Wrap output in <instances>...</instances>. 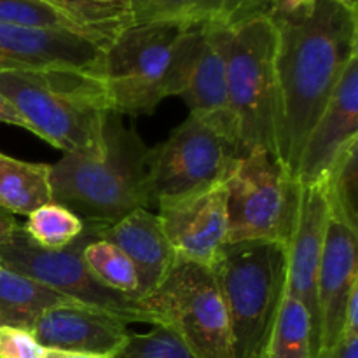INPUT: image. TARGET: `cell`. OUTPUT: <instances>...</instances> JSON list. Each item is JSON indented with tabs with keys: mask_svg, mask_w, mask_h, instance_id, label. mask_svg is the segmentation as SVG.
<instances>
[{
	"mask_svg": "<svg viewBox=\"0 0 358 358\" xmlns=\"http://www.w3.org/2000/svg\"><path fill=\"white\" fill-rule=\"evenodd\" d=\"M329 219L331 212L324 182L301 185L296 224L285 248V292L306 306L313 331H317V273Z\"/></svg>",
	"mask_w": 358,
	"mask_h": 358,
	"instance_id": "obj_16",
	"label": "cell"
},
{
	"mask_svg": "<svg viewBox=\"0 0 358 358\" xmlns=\"http://www.w3.org/2000/svg\"><path fill=\"white\" fill-rule=\"evenodd\" d=\"M84 262L98 283L114 292L138 299L140 280L128 255L103 238H96L84 248ZM140 301V299H138Z\"/></svg>",
	"mask_w": 358,
	"mask_h": 358,
	"instance_id": "obj_25",
	"label": "cell"
},
{
	"mask_svg": "<svg viewBox=\"0 0 358 358\" xmlns=\"http://www.w3.org/2000/svg\"><path fill=\"white\" fill-rule=\"evenodd\" d=\"M276 27L275 157L296 178L301 152L358 55V14L331 0L269 16Z\"/></svg>",
	"mask_w": 358,
	"mask_h": 358,
	"instance_id": "obj_1",
	"label": "cell"
},
{
	"mask_svg": "<svg viewBox=\"0 0 358 358\" xmlns=\"http://www.w3.org/2000/svg\"><path fill=\"white\" fill-rule=\"evenodd\" d=\"M317 358H358V332H343L339 341Z\"/></svg>",
	"mask_w": 358,
	"mask_h": 358,
	"instance_id": "obj_30",
	"label": "cell"
},
{
	"mask_svg": "<svg viewBox=\"0 0 358 358\" xmlns=\"http://www.w3.org/2000/svg\"><path fill=\"white\" fill-rule=\"evenodd\" d=\"M240 143L196 114L149 149V189L154 205L226 182L238 157Z\"/></svg>",
	"mask_w": 358,
	"mask_h": 358,
	"instance_id": "obj_10",
	"label": "cell"
},
{
	"mask_svg": "<svg viewBox=\"0 0 358 358\" xmlns=\"http://www.w3.org/2000/svg\"><path fill=\"white\" fill-rule=\"evenodd\" d=\"M322 182L332 219L358 231V138L339 152Z\"/></svg>",
	"mask_w": 358,
	"mask_h": 358,
	"instance_id": "obj_24",
	"label": "cell"
},
{
	"mask_svg": "<svg viewBox=\"0 0 358 358\" xmlns=\"http://www.w3.org/2000/svg\"><path fill=\"white\" fill-rule=\"evenodd\" d=\"M2 266H3V262H2V257H0V268H2Z\"/></svg>",
	"mask_w": 358,
	"mask_h": 358,
	"instance_id": "obj_36",
	"label": "cell"
},
{
	"mask_svg": "<svg viewBox=\"0 0 358 358\" xmlns=\"http://www.w3.org/2000/svg\"><path fill=\"white\" fill-rule=\"evenodd\" d=\"M30 332L45 350L112 358L121 352L131 334L122 318L79 303L45 311Z\"/></svg>",
	"mask_w": 358,
	"mask_h": 358,
	"instance_id": "obj_17",
	"label": "cell"
},
{
	"mask_svg": "<svg viewBox=\"0 0 358 358\" xmlns=\"http://www.w3.org/2000/svg\"><path fill=\"white\" fill-rule=\"evenodd\" d=\"M105 227L107 224L84 220L83 234L72 245L62 250H45L37 247L21 226L20 233L0 247V257L6 268L31 276L77 303L108 311L126 324H149L156 327V315L147 311L138 299L107 289L87 269L83 257L84 248L101 238Z\"/></svg>",
	"mask_w": 358,
	"mask_h": 358,
	"instance_id": "obj_9",
	"label": "cell"
},
{
	"mask_svg": "<svg viewBox=\"0 0 358 358\" xmlns=\"http://www.w3.org/2000/svg\"><path fill=\"white\" fill-rule=\"evenodd\" d=\"M114 358H196L175 332L152 327L145 334H129L128 341Z\"/></svg>",
	"mask_w": 358,
	"mask_h": 358,
	"instance_id": "obj_28",
	"label": "cell"
},
{
	"mask_svg": "<svg viewBox=\"0 0 358 358\" xmlns=\"http://www.w3.org/2000/svg\"><path fill=\"white\" fill-rule=\"evenodd\" d=\"M194 27L180 23H133L105 49L101 80L110 112L147 115L170 96L178 51Z\"/></svg>",
	"mask_w": 358,
	"mask_h": 358,
	"instance_id": "obj_6",
	"label": "cell"
},
{
	"mask_svg": "<svg viewBox=\"0 0 358 358\" xmlns=\"http://www.w3.org/2000/svg\"><path fill=\"white\" fill-rule=\"evenodd\" d=\"M355 138H358V55L348 62L334 94L308 135L296 180L301 185L324 180L339 152Z\"/></svg>",
	"mask_w": 358,
	"mask_h": 358,
	"instance_id": "obj_15",
	"label": "cell"
},
{
	"mask_svg": "<svg viewBox=\"0 0 358 358\" xmlns=\"http://www.w3.org/2000/svg\"><path fill=\"white\" fill-rule=\"evenodd\" d=\"M0 122L10 126H17V128H23L27 131L34 133V128H31L30 122L24 119V115L21 114L20 108L6 96V94L0 91Z\"/></svg>",
	"mask_w": 358,
	"mask_h": 358,
	"instance_id": "obj_31",
	"label": "cell"
},
{
	"mask_svg": "<svg viewBox=\"0 0 358 358\" xmlns=\"http://www.w3.org/2000/svg\"><path fill=\"white\" fill-rule=\"evenodd\" d=\"M358 231L329 219L317 273L315 358L329 352L345 332L350 294L358 287Z\"/></svg>",
	"mask_w": 358,
	"mask_h": 358,
	"instance_id": "obj_14",
	"label": "cell"
},
{
	"mask_svg": "<svg viewBox=\"0 0 358 358\" xmlns=\"http://www.w3.org/2000/svg\"><path fill=\"white\" fill-rule=\"evenodd\" d=\"M44 358H112L105 355H91V353H76V352H59V350H45Z\"/></svg>",
	"mask_w": 358,
	"mask_h": 358,
	"instance_id": "obj_34",
	"label": "cell"
},
{
	"mask_svg": "<svg viewBox=\"0 0 358 358\" xmlns=\"http://www.w3.org/2000/svg\"><path fill=\"white\" fill-rule=\"evenodd\" d=\"M196 358H234L229 317L212 268L177 259L161 285L140 299Z\"/></svg>",
	"mask_w": 358,
	"mask_h": 358,
	"instance_id": "obj_7",
	"label": "cell"
},
{
	"mask_svg": "<svg viewBox=\"0 0 358 358\" xmlns=\"http://www.w3.org/2000/svg\"><path fill=\"white\" fill-rule=\"evenodd\" d=\"M21 226L16 222L14 215L0 210V247L6 243H9L17 233H20Z\"/></svg>",
	"mask_w": 358,
	"mask_h": 358,
	"instance_id": "obj_33",
	"label": "cell"
},
{
	"mask_svg": "<svg viewBox=\"0 0 358 358\" xmlns=\"http://www.w3.org/2000/svg\"><path fill=\"white\" fill-rule=\"evenodd\" d=\"M317 0H268V16H282V14L296 13V10L310 7Z\"/></svg>",
	"mask_w": 358,
	"mask_h": 358,
	"instance_id": "obj_32",
	"label": "cell"
},
{
	"mask_svg": "<svg viewBox=\"0 0 358 358\" xmlns=\"http://www.w3.org/2000/svg\"><path fill=\"white\" fill-rule=\"evenodd\" d=\"M51 201V164L28 163L0 152V210L28 217Z\"/></svg>",
	"mask_w": 358,
	"mask_h": 358,
	"instance_id": "obj_21",
	"label": "cell"
},
{
	"mask_svg": "<svg viewBox=\"0 0 358 358\" xmlns=\"http://www.w3.org/2000/svg\"><path fill=\"white\" fill-rule=\"evenodd\" d=\"M105 45L72 30L0 23V72L100 76Z\"/></svg>",
	"mask_w": 358,
	"mask_h": 358,
	"instance_id": "obj_12",
	"label": "cell"
},
{
	"mask_svg": "<svg viewBox=\"0 0 358 358\" xmlns=\"http://www.w3.org/2000/svg\"><path fill=\"white\" fill-rule=\"evenodd\" d=\"M101 238L124 252L133 262L140 280L138 299L150 296L177 261V254L164 234L159 215L149 208L135 210L107 226Z\"/></svg>",
	"mask_w": 358,
	"mask_h": 358,
	"instance_id": "obj_18",
	"label": "cell"
},
{
	"mask_svg": "<svg viewBox=\"0 0 358 358\" xmlns=\"http://www.w3.org/2000/svg\"><path fill=\"white\" fill-rule=\"evenodd\" d=\"M76 303L31 276L0 268V327L30 331L45 311Z\"/></svg>",
	"mask_w": 358,
	"mask_h": 358,
	"instance_id": "obj_20",
	"label": "cell"
},
{
	"mask_svg": "<svg viewBox=\"0 0 358 358\" xmlns=\"http://www.w3.org/2000/svg\"><path fill=\"white\" fill-rule=\"evenodd\" d=\"M276 27L268 14L227 24V105L241 152L275 156Z\"/></svg>",
	"mask_w": 358,
	"mask_h": 358,
	"instance_id": "obj_5",
	"label": "cell"
},
{
	"mask_svg": "<svg viewBox=\"0 0 358 358\" xmlns=\"http://www.w3.org/2000/svg\"><path fill=\"white\" fill-rule=\"evenodd\" d=\"M210 268L229 317L234 358H264L285 294V247L275 241L226 243Z\"/></svg>",
	"mask_w": 358,
	"mask_h": 358,
	"instance_id": "obj_4",
	"label": "cell"
},
{
	"mask_svg": "<svg viewBox=\"0 0 358 358\" xmlns=\"http://www.w3.org/2000/svg\"><path fill=\"white\" fill-rule=\"evenodd\" d=\"M58 10L84 35L107 48L135 23L129 0H42Z\"/></svg>",
	"mask_w": 358,
	"mask_h": 358,
	"instance_id": "obj_22",
	"label": "cell"
},
{
	"mask_svg": "<svg viewBox=\"0 0 358 358\" xmlns=\"http://www.w3.org/2000/svg\"><path fill=\"white\" fill-rule=\"evenodd\" d=\"M227 243H287L296 224L301 184L269 152L238 157L226 178Z\"/></svg>",
	"mask_w": 358,
	"mask_h": 358,
	"instance_id": "obj_8",
	"label": "cell"
},
{
	"mask_svg": "<svg viewBox=\"0 0 358 358\" xmlns=\"http://www.w3.org/2000/svg\"><path fill=\"white\" fill-rule=\"evenodd\" d=\"M331 2L339 3V6L346 7V9L357 10V2H358V0H331Z\"/></svg>",
	"mask_w": 358,
	"mask_h": 358,
	"instance_id": "obj_35",
	"label": "cell"
},
{
	"mask_svg": "<svg viewBox=\"0 0 358 358\" xmlns=\"http://www.w3.org/2000/svg\"><path fill=\"white\" fill-rule=\"evenodd\" d=\"M226 34L227 24H203L185 35L170 84V96H180L191 110L189 114L208 119L238 142L227 105Z\"/></svg>",
	"mask_w": 358,
	"mask_h": 358,
	"instance_id": "obj_11",
	"label": "cell"
},
{
	"mask_svg": "<svg viewBox=\"0 0 358 358\" xmlns=\"http://www.w3.org/2000/svg\"><path fill=\"white\" fill-rule=\"evenodd\" d=\"M23 231L37 247L62 250L83 234L84 220L59 203L51 201L27 217Z\"/></svg>",
	"mask_w": 358,
	"mask_h": 358,
	"instance_id": "obj_26",
	"label": "cell"
},
{
	"mask_svg": "<svg viewBox=\"0 0 358 358\" xmlns=\"http://www.w3.org/2000/svg\"><path fill=\"white\" fill-rule=\"evenodd\" d=\"M0 91L20 108L37 138L65 154H103L110 107L100 76L0 72Z\"/></svg>",
	"mask_w": 358,
	"mask_h": 358,
	"instance_id": "obj_3",
	"label": "cell"
},
{
	"mask_svg": "<svg viewBox=\"0 0 358 358\" xmlns=\"http://www.w3.org/2000/svg\"><path fill=\"white\" fill-rule=\"evenodd\" d=\"M0 23L58 28V30H72L83 34L76 24L70 23L65 16H62L58 10L42 0H0Z\"/></svg>",
	"mask_w": 358,
	"mask_h": 358,
	"instance_id": "obj_27",
	"label": "cell"
},
{
	"mask_svg": "<svg viewBox=\"0 0 358 358\" xmlns=\"http://www.w3.org/2000/svg\"><path fill=\"white\" fill-rule=\"evenodd\" d=\"M135 23L233 24L268 14V0H129Z\"/></svg>",
	"mask_w": 358,
	"mask_h": 358,
	"instance_id": "obj_19",
	"label": "cell"
},
{
	"mask_svg": "<svg viewBox=\"0 0 358 358\" xmlns=\"http://www.w3.org/2000/svg\"><path fill=\"white\" fill-rule=\"evenodd\" d=\"M45 348L30 331L0 327V358H44Z\"/></svg>",
	"mask_w": 358,
	"mask_h": 358,
	"instance_id": "obj_29",
	"label": "cell"
},
{
	"mask_svg": "<svg viewBox=\"0 0 358 358\" xmlns=\"http://www.w3.org/2000/svg\"><path fill=\"white\" fill-rule=\"evenodd\" d=\"M264 358H315L313 320L306 306L283 294Z\"/></svg>",
	"mask_w": 358,
	"mask_h": 358,
	"instance_id": "obj_23",
	"label": "cell"
},
{
	"mask_svg": "<svg viewBox=\"0 0 358 358\" xmlns=\"http://www.w3.org/2000/svg\"><path fill=\"white\" fill-rule=\"evenodd\" d=\"M149 147L108 112L100 157L63 154L51 166L52 201L83 220L115 224L128 213L154 205L149 189Z\"/></svg>",
	"mask_w": 358,
	"mask_h": 358,
	"instance_id": "obj_2",
	"label": "cell"
},
{
	"mask_svg": "<svg viewBox=\"0 0 358 358\" xmlns=\"http://www.w3.org/2000/svg\"><path fill=\"white\" fill-rule=\"evenodd\" d=\"M164 234L177 259L212 266L227 243L226 182L157 203Z\"/></svg>",
	"mask_w": 358,
	"mask_h": 358,
	"instance_id": "obj_13",
	"label": "cell"
}]
</instances>
